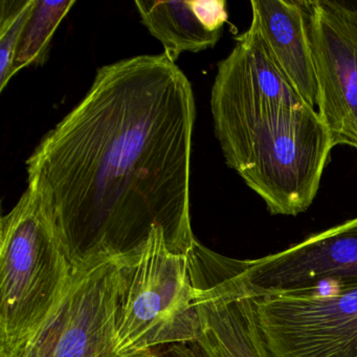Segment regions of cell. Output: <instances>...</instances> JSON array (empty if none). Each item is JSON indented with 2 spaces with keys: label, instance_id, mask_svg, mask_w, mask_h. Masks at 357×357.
<instances>
[{
  "label": "cell",
  "instance_id": "9",
  "mask_svg": "<svg viewBox=\"0 0 357 357\" xmlns=\"http://www.w3.org/2000/svg\"><path fill=\"white\" fill-rule=\"evenodd\" d=\"M233 279L252 298L357 282V217L277 254L239 260Z\"/></svg>",
  "mask_w": 357,
  "mask_h": 357
},
{
  "label": "cell",
  "instance_id": "8",
  "mask_svg": "<svg viewBox=\"0 0 357 357\" xmlns=\"http://www.w3.org/2000/svg\"><path fill=\"white\" fill-rule=\"evenodd\" d=\"M304 3L319 89L317 112L334 147L357 149V9L327 0Z\"/></svg>",
  "mask_w": 357,
  "mask_h": 357
},
{
  "label": "cell",
  "instance_id": "7",
  "mask_svg": "<svg viewBox=\"0 0 357 357\" xmlns=\"http://www.w3.org/2000/svg\"><path fill=\"white\" fill-rule=\"evenodd\" d=\"M120 286V259L77 269L55 314L26 352L35 357H120L116 351Z\"/></svg>",
  "mask_w": 357,
  "mask_h": 357
},
{
  "label": "cell",
  "instance_id": "3",
  "mask_svg": "<svg viewBox=\"0 0 357 357\" xmlns=\"http://www.w3.org/2000/svg\"><path fill=\"white\" fill-rule=\"evenodd\" d=\"M120 263L116 354L196 342L200 321L189 254L171 250L164 231L155 229L139 252Z\"/></svg>",
  "mask_w": 357,
  "mask_h": 357
},
{
  "label": "cell",
  "instance_id": "13",
  "mask_svg": "<svg viewBox=\"0 0 357 357\" xmlns=\"http://www.w3.org/2000/svg\"><path fill=\"white\" fill-rule=\"evenodd\" d=\"M75 5V0L33 1L32 10L22 29L16 49L13 76L31 64L41 66L45 63L56 29Z\"/></svg>",
  "mask_w": 357,
  "mask_h": 357
},
{
  "label": "cell",
  "instance_id": "14",
  "mask_svg": "<svg viewBox=\"0 0 357 357\" xmlns=\"http://www.w3.org/2000/svg\"><path fill=\"white\" fill-rule=\"evenodd\" d=\"M34 0H3L0 14V91L13 77L14 58Z\"/></svg>",
  "mask_w": 357,
  "mask_h": 357
},
{
  "label": "cell",
  "instance_id": "12",
  "mask_svg": "<svg viewBox=\"0 0 357 357\" xmlns=\"http://www.w3.org/2000/svg\"><path fill=\"white\" fill-rule=\"evenodd\" d=\"M142 22L176 63L185 52L197 53L214 47L227 22L225 0L135 1Z\"/></svg>",
  "mask_w": 357,
  "mask_h": 357
},
{
  "label": "cell",
  "instance_id": "5",
  "mask_svg": "<svg viewBox=\"0 0 357 357\" xmlns=\"http://www.w3.org/2000/svg\"><path fill=\"white\" fill-rule=\"evenodd\" d=\"M333 147L317 110L302 104L256 137L238 174L271 214L296 216L312 204Z\"/></svg>",
  "mask_w": 357,
  "mask_h": 357
},
{
  "label": "cell",
  "instance_id": "2",
  "mask_svg": "<svg viewBox=\"0 0 357 357\" xmlns=\"http://www.w3.org/2000/svg\"><path fill=\"white\" fill-rule=\"evenodd\" d=\"M77 268L28 188L0 221V357H22L72 285Z\"/></svg>",
  "mask_w": 357,
  "mask_h": 357
},
{
  "label": "cell",
  "instance_id": "1",
  "mask_svg": "<svg viewBox=\"0 0 357 357\" xmlns=\"http://www.w3.org/2000/svg\"><path fill=\"white\" fill-rule=\"evenodd\" d=\"M195 101L165 54L98 70L84 99L43 137L28 167L38 198L77 269L139 252L152 231L189 254Z\"/></svg>",
  "mask_w": 357,
  "mask_h": 357
},
{
  "label": "cell",
  "instance_id": "16",
  "mask_svg": "<svg viewBox=\"0 0 357 357\" xmlns=\"http://www.w3.org/2000/svg\"><path fill=\"white\" fill-rule=\"evenodd\" d=\"M22 357H35L34 355L32 354V353L26 352V354L24 355Z\"/></svg>",
  "mask_w": 357,
  "mask_h": 357
},
{
  "label": "cell",
  "instance_id": "6",
  "mask_svg": "<svg viewBox=\"0 0 357 357\" xmlns=\"http://www.w3.org/2000/svg\"><path fill=\"white\" fill-rule=\"evenodd\" d=\"M254 298L271 357H357V282Z\"/></svg>",
  "mask_w": 357,
  "mask_h": 357
},
{
  "label": "cell",
  "instance_id": "11",
  "mask_svg": "<svg viewBox=\"0 0 357 357\" xmlns=\"http://www.w3.org/2000/svg\"><path fill=\"white\" fill-rule=\"evenodd\" d=\"M256 24L273 61L301 99L317 109L319 89L304 1L254 0Z\"/></svg>",
  "mask_w": 357,
  "mask_h": 357
},
{
  "label": "cell",
  "instance_id": "15",
  "mask_svg": "<svg viewBox=\"0 0 357 357\" xmlns=\"http://www.w3.org/2000/svg\"><path fill=\"white\" fill-rule=\"evenodd\" d=\"M129 357H204L196 342H181L158 347Z\"/></svg>",
  "mask_w": 357,
  "mask_h": 357
},
{
  "label": "cell",
  "instance_id": "10",
  "mask_svg": "<svg viewBox=\"0 0 357 357\" xmlns=\"http://www.w3.org/2000/svg\"><path fill=\"white\" fill-rule=\"evenodd\" d=\"M233 273L227 265L191 264L200 321L196 344L204 357H271L254 298L233 279Z\"/></svg>",
  "mask_w": 357,
  "mask_h": 357
},
{
  "label": "cell",
  "instance_id": "4",
  "mask_svg": "<svg viewBox=\"0 0 357 357\" xmlns=\"http://www.w3.org/2000/svg\"><path fill=\"white\" fill-rule=\"evenodd\" d=\"M235 40L218 63L211 110L225 162L238 173L256 137L305 102L280 72L254 22Z\"/></svg>",
  "mask_w": 357,
  "mask_h": 357
}]
</instances>
